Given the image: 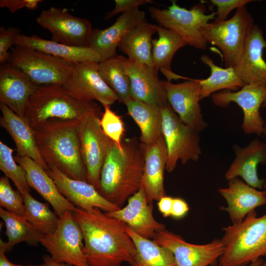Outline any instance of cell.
Returning a JSON list of instances; mask_svg holds the SVG:
<instances>
[{"instance_id": "obj_48", "label": "cell", "mask_w": 266, "mask_h": 266, "mask_svg": "<svg viewBox=\"0 0 266 266\" xmlns=\"http://www.w3.org/2000/svg\"><path fill=\"white\" fill-rule=\"evenodd\" d=\"M264 261L262 258H260L257 260L251 263L249 266H261Z\"/></svg>"}, {"instance_id": "obj_8", "label": "cell", "mask_w": 266, "mask_h": 266, "mask_svg": "<svg viewBox=\"0 0 266 266\" xmlns=\"http://www.w3.org/2000/svg\"><path fill=\"white\" fill-rule=\"evenodd\" d=\"M7 63L38 85L63 86L73 71V63L69 61L17 45L11 49Z\"/></svg>"}, {"instance_id": "obj_44", "label": "cell", "mask_w": 266, "mask_h": 266, "mask_svg": "<svg viewBox=\"0 0 266 266\" xmlns=\"http://www.w3.org/2000/svg\"><path fill=\"white\" fill-rule=\"evenodd\" d=\"M190 209L188 203L183 199L173 198L171 216L175 219L185 217Z\"/></svg>"}, {"instance_id": "obj_26", "label": "cell", "mask_w": 266, "mask_h": 266, "mask_svg": "<svg viewBox=\"0 0 266 266\" xmlns=\"http://www.w3.org/2000/svg\"><path fill=\"white\" fill-rule=\"evenodd\" d=\"M236 157L225 174L229 181L240 177L245 182L255 189H261L265 180L259 178L257 166L259 164L266 163V144L255 139L244 148H234Z\"/></svg>"}, {"instance_id": "obj_47", "label": "cell", "mask_w": 266, "mask_h": 266, "mask_svg": "<svg viewBox=\"0 0 266 266\" xmlns=\"http://www.w3.org/2000/svg\"><path fill=\"white\" fill-rule=\"evenodd\" d=\"M43 260L44 263H45L47 266H74L64 263H56L53 261L51 257L48 255H44L43 257Z\"/></svg>"}, {"instance_id": "obj_50", "label": "cell", "mask_w": 266, "mask_h": 266, "mask_svg": "<svg viewBox=\"0 0 266 266\" xmlns=\"http://www.w3.org/2000/svg\"><path fill=\"white\" fill-rule=\"evenodd\" d=\"M264 134L266 136V123H265V126H264ZM264 187L265 188V192L266 194V184H265Z\"/></svg>"}, {"instance_id": "obj_23", "label": "cell", "mask_w": 266, "mask_h": 266, "mask_svg": "<svg viewBox=\"0 0 266 266\" xmlns=\"http://www.w3.org/2000/svg\"><path fill=\"white\" fill-rule=\"evenodd\" d=\"M144 157L142 185L147 201L152 203L166 196L164 185V175L167 161V150L163 135L155 142L140 143Z\"/></svg>"}, {"instance_id": "obj_18", "label": "cell", "mask_w": 266, "mask_h": 266, "mask_svg": "<svg viewBox=\"0 0 266 266\" xmlns=\"http://www.w3.org/2000/svg\"><path fill=\"white\" fill-rule=\"evenodd\" d=\"M45 171L53 179L61 194L76 207L86 210L98 208L105 212L120 208L104 198L88 182L71 178L53 166H48Z\"/></svg>"}, {"instance_id": "obj_31", "label": "cell", "mask_w": 266, "mask_h": 266, "mask_svg": "<svg viewBox=\"0 0 266 266\" xmlns=\"http://www.w3.org/2000/svg\"><path fill=\"white\" fill-rule=\"evenodd\" d=\"M126 231L136 247L135 256L130 266H176L174 255L169 249L153 240L140 236L127 225Z\"/></svg>"}, {"instance_id": "obj_13", "label": "cell", "mask_w": 266, "mask_h": 266, "mask_svg": "<svg viewBox=\"0 0 266 266\" xmlns=\"http://www.w3.org/2000/svg\"><path fill=\"white\" fill-rule=\"evenodd\" d=\"M153 240L172 252L176 266H214L224 250L221 239H215L203 244H194L166 229L158 232Z\"/></svg>"}, {"instance_id": "obj_35", "label": "cell", "mask_w": 266, "mask_h": 266, "mask_svg": "<svg viewBox=\"0 0 266 266\" xmlns=\"http://www.w3.org/2000/svg\"><path fill=\"white\" fill-rule=\"evenodd\" d=\"M0 216L5 223V234L8 240H0V246L8 252L15 245L26 241L39 242L44 235L35 229L25 218L12 213L2 207L0 208Z\"/></svg>"}, {"instance_id": "obj_20", "label": "cell", "mask_w": 266, "mask_h": 266, "mask_svg": "<svg viewBox=\"0 0 266 266\" xmlns=\"http://www.w3.org/2000/svg\"><path fill=\"white\" fill-rule=\"evenodd\" d=\"M125 68L134 100L160 108L168 103L162 81L154 68L128 58Z\"/></svg>"}, {"instance_id": "obj_38", "label": "cell", "mask_w": 266, "mask_h": 266, "mask_svg": "<svg viewBox=\"0 0 266 266\" xmlns=\"http://www.w3.org/2000/svg\"><path fill=\"white\" fill-rule=\"evenodd\" d=\"M0 205L7 210L25 218V208L21 193L11 187L9 178H0Z\"/></svg>"}, {"instance_id": "obj_15", "label": "cell", "mask_w": 266, "mask_h": 266, "mask_svg": "<svg viewBox=\"0 0 266 266\" xmlns=\"http://www.w3.org/2000/svg\"><path fill=\"white\" fill-rule=\"evenodd\" d=\"M76 99L86 102L99 101L103 106H110L119 98L101 77L98 63H73V71L63 86Z\"/></svg>"}, {"instance_id": "obj_45", "label": "cell", "mask_w": 266, "mask_h": 266, "mask_svg": "<svg viewBox=\"0 0 266 266\" xmlns=\"http://www.w3.org/2000/svg\"><path fill=\"white\" fill-rule=\"evenodd\" d=\"M173 198L169 196H164L158 201V207L164 217L171 216Z\"/></svg>"}, {"instance_id": "obj_4", "label": "cell", "mask_w": 266, "mask_h": 266, "mask_svg": "<svg viewBox=\"0 0 266 266\" xmlns=\"http://www.w3.org/2000/svg\"><path fill=\"white\" fill-rule=\"evenodd\" d=\"M99 107L76 99L62 85H42L30 98L23 118L33 130L51 122L79 120Z\"/></svg>"}, {"instance_id": "obj_1", "label": "cell", "mask_w": 266, "mask_h": 266, "mask_svg": "<svg viewBox=\"0 0 266 266\" xmlns=\"http://www.w3.org/2000/svg\"><path fill=\"white\" fill-rule=\"evenodd\" d=\"M72 213L83 234V253L89 266H120L133 262L136 247L124 222L98 208L76 207Z\"/></svg>"}, {"instance_id": "obj_33", "label": "cell", "mask_w": 266, "mask_h": 266, "mask_svg": "<svg viewBox=\"0 0 266 266\" xmlns=\"http://www.w3.org/2000/svg\"><path fill=\"white\" fill-rule=\"evenodd\" d=\"M155 27L158 38L151 41L153 68L157 72L160 70L162 73L172 71L170 65L174 55L187 44L174 31L158 25Z\"/></svg>"}, {"instance_id": "obj_12", "label": "cell", "mask_w": 266, "mask_h": 266, "mask_svg": "<svg viewBox=\"0 0 266 266\" xmlns=\"http://www.w3.org/2000/svg\"><path fill=\"white\" fill-rule=\"evenodd\" d=\"M36 20L51 33L53 41L70 46H89L93 31L91 22L72 15L67 9L52 6L43 9Z\"/></svg>"}, {"instance_id": "obj_22", "label": "cell", "mask_w": 266, "mask_h": 266, "mask_svg": "<svg viewBox=\"0 0 266 266\" xmlns=\"http://www.w3.org/2000/svg\"><path fill=\"white\" fill-rule=\"evenodd\" d=\"M265 49L266 40L263 31L254 24L242 54L234 68L236 74L245 84L266 86V61L263 57Z\"/></svg>"}, {"instance_id": "obj_3", "label": "cell", "mask_w": 266, "mask_h": 266, "mask_svg": "<svg viewBox=\"0 0 266 266\" xmlns=\"http://www.w3.org/2000/svg\"><path fill=\"white\" fill-rule=\"evenodd\" d=\"M78 121L51 122L33 131L40 154L48 166H55L71 178L87 182Z\"/></svg>"}, {"instance_id": "obj_41", "label": "cell", "mask_w": 266, "mask_h": 266, "mask_svg": "<svg viewBox=\"0 0 266 266\" xmlns=\"http://www.w3.org/2000/svg\"><path fill=\"white\" fill-rule=\"evenodd\" d=\"M255 1L253 0H211L210 2L217 7L215 21L226 20L229 13L234 9L246 6L248 3Z\"/></svg>"}, {"instance_id": "obj_37", "label": "cell", "mask_w": 266, "mask_h": 266, "mask_svg": "<svg viewBox=\"0 0 266 266\" xmlns=\"http://www.w3.org/2000/svg\"><path fill=\"white\" fill-rule=\"evenodd\" d=\"M14 149L0 141V169L6 177L10 178L19 192L22 191L30 192L26 173L23 167L17 164L13 153Z\"/></svg>"}, {"instance_id": "obj_2", "label": "cell", "mask_w": 266, "mask_h": 266, "mask_svg": "<svg viewBox=\"0 0 266 266\" xmlns=\"http://www.w3.org/2000/svg\"><path fill=\"white\" fill-rule=\"evenodd\" d=\"M121 144L112 141L101 167L98 190L120 208L140 188L144 166L143 152L135 137L123 139Z\"/></svg>"}, {"instance_id": "obj_6", "label": "cell", "mask_w": 266, "mask_h": 266, "mask_svg": "<svg viewBox=\"0 0 266 266\" xmlns=\"http://www.w3.org/2000/svg\"><path fill=\"white\" fill-rule=\"evenodd\" d=\"M254 25L251 14L243 6L237 9L228 20L208 23L201 32L207 43L221 51L225 67L234 68Z\"/></svg>"}, {"instance_id": "obj_10", "label": "cell", "mask_w": 266, "mask_h": 266, "mask_svg": "<svg viewBox=\"0 0 266 266\" xmlns=\"http://www.w3.org/2000/svg\"><path fill=\"white\" fill-rule=\"evenodd\" d=\"M100 107L84 115L78 121V134L82 158L87 173V182L98 191L100 174L112 141L100 125L102 115Z\"/></svg>"}, {"instance_id": "obj_7", "label": "cell", "mask_w": 266, "mask_h": 266, "mask_svg": "<svg viewBox=\"0 0 266 266\" xmlns=\"http://www.w3.org/2000/svg\"><path fill=\"white\" fill-rule=\"evenodd\" d=\"M151 17L166 29L178 34L189 45L198 49L204 50L207 43L201 32L202 29L215 19V12L207 14L202 3L193 5L187 9L178 5L175 0L167 8L148 7Z\"/></svg>"}, {"instance_id": "obj_19", "label": "cell", "mask_w": 266, "mask_h": 266, "mask_svg": "<svg viewBox=\"0 0 266 266\" xmlns=\"http://www.w3.org/2000/svg\"><path fill=\"white\" fill-rule=\"evenodd\" d=\"M145 13L138 8L123 13L115 23L105 29H93L89 46L101 61L117 55V48L125 35L138 25L146 22Z\"/></svg>"}, {"instance_id": "obj_43", "label": "cell", "mask_w": 266, "mask_h": 266, "mask_svg": "<svg viewBox=\"0 0 266 266\" xmlns=\"http://www.w3.org/2000/svg\"><path fill=\"white\" fill-rule=\"evenodd\" d=\"M42 1L41 0H0V7L7 8L11 13H15L23 7L34 10Z\"/></svg>"}, {"instance_id": "obj_29", "label": "cell", "mask_w": 266, "mask_h": 266, "mask_svg": "<svg viewBox=\"0 0 266 266\" xmlns=\"http://www.w3.org/2000/svg\"><path fill=\"white\" fill-rule=\"evenodd\" d=\"M157 32L155 25L143 22L129 32L120 41L119 50L130 60L153 68L152 60V37Z\"/></svg>"}, {"instance_id": "obj_52", "label": "cell", "mask_w": 266, "mask_h": 266, "mask_svg": "<svg viewBox=\"0 0 266 266\" xmlns=\"http://www.w3.org/2000/svg\"><path fill=\"white\" fill-rule=\"evenodd\" d=\"M261 266H266V261L264 262Z\"/></svg>"}, {"instance_id": "obj_21", "label": "cell", "mask_w": 266, "mask_h": 266, "mask_svg": "<svg viewBox=\"0 0 266 266\" xmlns=\"http://www.w3.org/2000/svg\"><path fill=\"white\" fill-rule=\"evenodd\" d=\"M39 85L26 74L8 63L0 67V102L23 118L28 100Z\"/></svg>"}, {"instance_id": "obj_42", "label": "cell", "mask_w": 266, "mask_h": 266, "mask_svg": "<svg viewBox=\"0 0 266 266\" xmlns=\"http://www.w3.org/2000/svg\"><path fill=\"white\" fill-rule=\"evenodd\" d=\"M114 1V8L106 13L104 19H109L118 13L127 12L138 8L140 5L153 2L151 0H115Z\"/></svg>"}, {"instance_id": "obj_17", "label": "cell", "mask_w": 266, "mask_h": 266, "mask_svg": "<svg viewBox=\"0 0 266 266\" xmlns=\"http://www.w3.org/2000/svg\"><path fill=\"white\" fill-rule=\"evenodd\" d=\"M104 213L122 221L134 233L147 239H153L158 232L165 229V225L154 218L153 204L148 202L142 184L138 191L129 198L125 206Z\"/></svg>"}, {"instance_id": "obj_9", "label": "cell", "mask_w": 266, "mask_h": 266, "mask_svg": "<svg viewBox=\"0 0 266 266\" xmlns=\"http://www.w3.org/2000/svg\"><path fill=\"white\" fill-rule=\"evenodd\" d=\"M162 133L167 150L166 170L171 172L179 160L197 161L201 154L198 132L184 123L168 102L161 108Z\"/></svg>"}, {"instance_id": "obj_40", "label": "cell", "mask_w": 266, "mask_h": 266, "mask_svg": "<svg viewBox=\"0 0 266 266\" xmlns=\"http://www.w3.org/2000/svg\"><path fill=\"white\" fill-rule=\"evenodd\" d=\"M18 29L9 27L7 29L0 27V63L3 64L7 63L10 58L9 49L15 45L14 38L19 33Z\"/></svg>"}, {"instance_id": "obj_11", "label": "cell", "mask_w": 266, "mask_h": 266, "mask_svg": "<svg viewBox=\"0 0 266 266\" xmlns=\"http://www.w3.org/2000/svg\"><path fill=\"white\" fill-rule=\"evenodd\" d=\"M83 234L72 211L59 217L56 230L45 235L40 243L50 254L53 261L74 266H89L83 253Z\"/></svg>"}, {"instance_id": "obj_32", "label": "cell", "mask_w": 266, "mask_h": 266, "mask_svg": "<svg viewBox=\"0 0 266 266\" xmlns=\"http://www.w3.org/2000/svg\"><path fill=\"white\" fill-rule=\"evenodd\" d=\"M200 59L210 69V75L208 77L199 80L201 100L221 90L236 91L246 85L236 74L234 68L220 67L205 54L201 56Z\"/></svg>"}, {"instance_id": "obj_36", "label": "cell", "mask_w": 266, "mask_h": 266, "mask_svg": "<svg viewBox=\"0 0 266 266\" xmlns=\"http://www.w3.org/2000/svg\"><path fill=\"white\" fill-rule=\"evenodd\" d=\"M25 208V219L38 231L44 235L56 230L59 217L52 211L47 203L41 202L26 191L20 192Z\"/></svg>"}, {"instance_id": "obj_24", "label": "cell", "mask_w": 266, "mask_h": 266, "mask_svg": "<svg viewBox=\"0 0 266 266\" xmlns=\"http://www.w3.org/2000/svg\"><path fill=\"white\" fill-rule=\"evenodd\" d=\"M218 192L227 203L221 209L228 213L233 224L242 221L256 208L266 204L265 191L257 190L238 177L229 180L228 187L220 188Z\"/></svg>"}, {"instance_id": "obj_27", "label": "cell", "mask_w": 266, "mask_h": 266, "mask_svg": "<svg viewBox=\"0 0 266 266\" xmlns=\"http://www.w3.org/2000/svg\"><path fill=\"white\" fill-rule=\"evenodd\" d=\"M2 116L0 125L13 140L18 155L32 159L45 170L48 166L40 154L33 131L25 120L14 113L6 105L0 102Z\"/></svg>"}, {"instance_id": "obj_49", "label": "cell", "mask_w": 266, "mask_h": 266, "mask_svg": "<svg viewBox=\"0 0 266 266\" xmlns=\"http://www.w3.org/2000/svg\"><path fill=\"white\" fill-rule=\"evenodd\" d=\"M13 266H47V265L45 263H43V264L37 265V266H31V265H28V266H23L21 265H17L13 264Z\"/></svg>"}, {"instance_id": "obj_14", "label": "cell", "mask_w": 266, "mask_h": 266, "mask_svg": "<svg viewBox=\"0 0 266 266\" xmlns=\"http://www.w3.org/2000/svg\"><path fill=\"white\" fill-rule=\"evenodd\" d=\"M211 96L216 106L226 107L233 102L241 108L243 113L242 128L245 134L260 135L264 133L265 123L260 109L266 97V86L246 84L238 91L223 90Z\"/></svg>"}, {"instance_id": "obj_34", "label": "cell", "mask_w": 266, "mask_h": 266, "mask_svg": "<svg viewBox=\"0 0 266 266\" xmlns=\"http://www.w3.org/2000/svg\"><path fill=\"white\" fill-rule=\"evenodd\" d=\"M127 58L117 55L98 63L99 73L108 86L119 98L125 103L133 99L131 84L125 68Z\"/></svg>"}, {"instance_id": "obj_39", "label": "cell", "mask_w": 266, "mask_h": 266, "mask_svg": "<svg viewBox=\"0 0 266 266\" xmlns=\"http://www.w3.org/2000/svg\"><path fill=\"white\" fill-rule=\"evenodd\" d=\"M110 106H104V111L100 120V125L104 134L119 146H121L125 132L124 124L120 117L110 109Z\"/></svg>"}, {"instance_id": "obj_28", "label": "cell", "mask_w": 266, "mask_h": 266, "mask_svg": "<svg viewBox=\"0 0 266 266\" xmlns=\"http://www.w3.org/2000/svg\"><path fill=\"white\" fill-rule=\"evenodd\" d=\"M15 45L27 47L72 63L93 62L100 63V56L89 46L74 47L43 39L36 35L17 34L14 38Z\"/></svg>"}, {"instance_id": "obj_51", "label": "cell", "mask_w": 266, "mask_h": 266, "mask_svg": "<svg viewBox=\"0 0 266 266\" xmlns=\"http://www.w3.org/2000/svg\"><path fill=\"white\" fill-rule=\"evenodd\" d=\"M266 106V97L265 98V99L263 102V105H262V106Z\"/></svg>"}, {"instance_id": "obj_25", "label": "cell", "mask_w": 266, "mask_h": 266, "mask_svg": "<svg viewBox=\"0 0 266 266\" xmlns=\"http://www.w3.org/2000/svg\"><path fill=\"white\" fill-rule=\"evenodd\" d=\"M14 158L24 169L30 187L34 189L50 203L59 217L66 211L75 210L76 207L61 194L53 179L35 162L18 154Z\"/></svg>"}, {"instance_id": "obj_46", "label": "cell", "mask_w": 266, "mask_h": 266, "mask_svg": "<svg viewBox=\"0 0 266 266\" xmlns=\"http://www.w3.org/2000/svg\"><path fill=\"white\" fill-rule=\"evenodd\" d=\"M5 250L0 247V266H13L5 256Z\"/></svg>"}, {"instance_id": "obj_5", "label": "cell", "mask_w": 266, "mask_h": 266, "mask_svg": "<svg viewBox=\"0 0 266 266\" xmlns=\"http://www.w3.org/2000/svg\"><path fill=\"white\" fill-rule=\"evenodd\" d=\"M223 232L224 250L218 266H246L266 256V212L258 217L254 210Z\"/></svg>"}, {"instance_id": "obj_16", "label": "cell", "mask_w": 266, "mask_h": 266, "mask_svg": "<svg viewBox=\"0 0 266 266\" xmlns=\"http://www.w3.org/2000/svg\"><path fill=\"white\" fill-rule=\"evenodd\" d=\"M174 84L161 80L167 100L182 121L198 133L207 126L200 104V86L199 80L189 79Z\"/></svg>"}, {"instance_id": "obj_30", "label": "cell", "mask_w": 266, "mask_h": 266, "mask_svg": "<svg viewBox=\"0 0 266 266\" xmlns=\"http://www.w3.org/2000/svg\"><path fill=\"white\" fill-rule=\"evenodd\" d=\"M128 114L140 130V143L149 145L163 135L161 108L133 99L125 103Z\"/></svg>"}]
</instances>
